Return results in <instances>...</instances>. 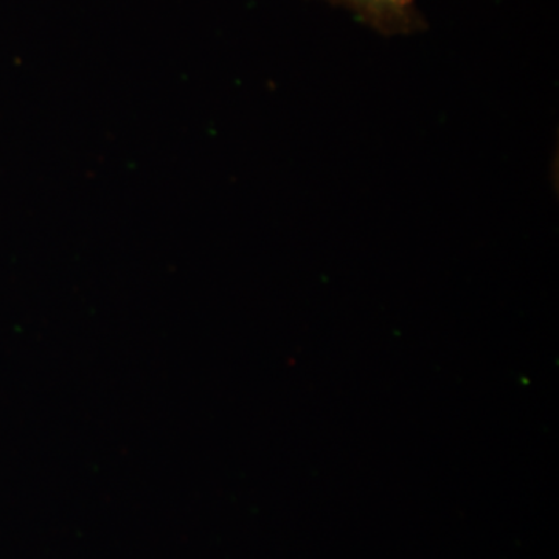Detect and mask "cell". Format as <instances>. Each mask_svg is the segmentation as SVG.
I'll list each match as a JSON object with an SVG mask.
<instances>
[{
	"mask_svg": "<svg viewBox=\"0 0 559 559\" xmlns=\"http://www.w3.org/2000/svg\"><path fill=\"white\" fill-rule=\"evenodd\" d=\"M356 14L384 36L411 35L426 27L415 0H329Z\"/></svg>",
	"mask_w": 559,
	"mask_h": 559,
	"instance_id": "1",
	"label": "cell"
}]
</instances>
